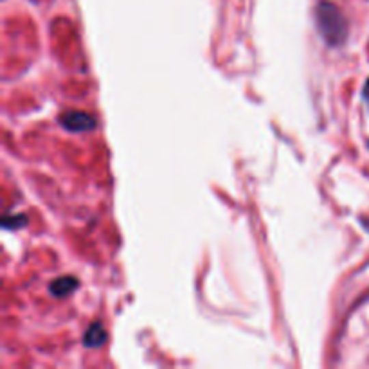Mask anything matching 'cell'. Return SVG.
Segmentation results:
<instances>
[{"label":"cell","mask_w":369,"mask_h":369,"mask_svg":"<svg viewBox=\"0 0 369 369\" xmlns=\"http://www.w3.org/2000/svg\"><path fill=\"white\" fill-rule=\"evenodd\" d=\"M315 22H317V29L326 44L331 47H339L344 42L346 35H348V25L337 5L328 0H320L315 8Z\"/></svg>","instance_id":"6da1fadb"},{"label":"cell","mask_w":369,"mask_h":369,"mask_svg":"<svg viewBox=\"0 0 369 369\" xmlns=\"http://www.w3.org/2000/svg\"><path fill=\"white\" fill-rule=\"evenodd\" d=\"M59 123L65 130L69 132H87V130H92L96 126V119L90 115V113L78 112V110H70V112H65L62 118H59Z\"/></svg>","instance_id":"7a4b0ae2"},{"label":"cell","mask_w":369,"mask_h":369,"mask_svg":"<svg viewBox=\"0 0 369 369\" xmlns=\"http://www.w3.org/2000/svg\"><path fill=\"white\" fill-rule=\"evenodd\" d=\"M76 286H78V281L74 279V277H58V279L53 281V285H51V294L55 295V297H65V295L72 294V292L76 290Z\"/></svg>","instance_id":"3957f363"},{"label":"cell","mask_w":369,"mask_h":369,"mask_svg":"<svg viewBox=\"0 0 369 369\" xmlns=\"http://www.w3.org/2000/svg\"><path fill=\"white\" fill-rule=\"evenodd\" d=\"M105 340H107V331H105L103 325H99V323H94L83 337V342L87 348H99Z\"/></svg>","instance_id":"277c9868"},{"label":"cell","mask_w":369,"mask_h":369,"mask_svg":"<svg viewBox=\"0 0 369 369\" xmlns=\"http://www.w3.org/2000/svg\"><path fill=\"white\" fill-rule=\"evenodd\" d=\"M25 221H27V218L24 217V215H18V217H4V221H2V226H4V229H10V231H13V229H20V227L25 226Z\"/></svg>","instance_id":"5b68a950"},{"label":"cell","mask_w":369,"mask_h":369,"mask_svg":"<svg viewBox=\"0 0 369 369\" xmlns=\"http://www.w3.org/2000/svg\"><path fill=\"white\" fill-rule=\"evenodd\" d=\"M364 99H366V103H368V107H369V79L366 81V85H364Z\"/></svg>","instance_id":"8992f818"}]
</instances>
